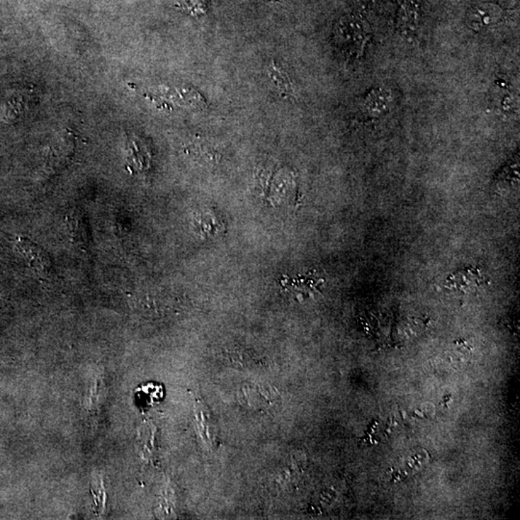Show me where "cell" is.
<instances>
[{
  "instance_id": "6da1fadb",
  "label": "cell",
  "mask_w": 520,
  "mask_h": 520,
  "mask_svg": "<svg viewBox=\"0 0 520 520\" xmlns=\"http://www.w3.org/2000/svg\"><path fill=\"white\" fill-rule=\"evenodd\" d=\"M17 248L23 259L28 261L29 267L34 269L37 274L45 275L50 273L52 264H50L47 254L45 253L41 247L32 243L28 239L18 237Z\"/></svg>"
},
{
  "instance_id": "7a4b0ae2",
  "label": "cell",
  "mask_w": 520,
  "mask_h": 520,
  "mask_svg": "<svg viewBox=\"0 0 520 520\" xmlns=\"http://www.w3.org/2000/svg\"><path fill=\"white\" fill-rule=\"evenodd\" d=\"M486 283V278L482 277L480 270L477 268H466L450 276L446 281V288L455 289L460 292H468L478 288Z\"/></svg>"
},
{
  "instance_id": "3957f363",
  "label": "cell",
  "mask_w": 520,
  "mask_h": 520,
  "mask_svg": "<svg viewBox=\"0 0 520 520\" xmlns=\"http://www.w3.org/2000/svg\"><path fill=\"white\" fill-rule=\"evenodd\" d=\"M391 101L390 93L387 90L376 89L372 91L363 101V108L370 117H380L385 113Z\"/></svg>"
},
{
  "instance_id": "277c9868",
  "label": "cell",
  "mask_w": 520,
  "mask_h": 520,
  "mask_svg": "<svg viewBox=\"0 0 520 520\" xmlns=\"http://www.w3.org/2000/svg\"><path fill=\"white\" fill-rule=\"evenodd\" d=\"M418 15H419V6L414 0H409L402 7L400 18H399V26L405 33H412L417 30L418 24Z\"/></svg>"
},
{
  "instance_id": "5b68a950",
  "label": "cell",
  "mask_w": 520,
  "mask_h": 520,
  "mask_svg": "<svg viewBox=\"0 0 520 520\" xmlns=\"http://www.w3.org/2000/svg\"><path fill=\"white\" fill-rule=\"evenodd\" d=\"M68 227L74 242H85L87 233H86L84 222L79 213H74L69 216Z\"/></svg>"
},
{
  "instance_id": "8992f818",
  "label": "cell",
  "mask_w": 520,
  "mask_h": 520,
  "mask_svg": "<svg viewBox=\"0 0 520 520\" xmlns=\"http://www.w3.org/2000/svg\"><path fill=\"white\" fill-rule=\"evenodd\" d=\"M495 6H485L477 8L474 13L473 18H475L477 26L481 28L482 26H489V24L494 23L495 21L500 18V10L495 11Z\"/></svg>"
},
{
  "instance_id": "52a82bcc",
  "label": "cell",
  "mask_w": 520,
  "mask_h": 520,
  "mask_svg": "<svg viewBox=\"0 0 520 520\" xmlns=\"http://www.w3.org/2000/svg\"><path fill=\"white\" fill-rule=\"evenodd\" d=\"M270 74L278 90H281L284 95H292L293 89H292L290 80L288 79V76H286V72L283 69L278 68L277 65H274L271 67Z\"/></svg>"
}]
</instances>
